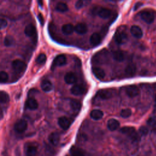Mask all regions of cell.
I'll list each match as a JSON object with an SVG mask.
<instances>
[{
  "instance_id": "6da1fadb",
  "label": "cell",
  "mask_w": 156,
  "mask_h": 156,
  "mask_svg": "<svg viewBox=\"0 0 156 156\" xmlns=\"http://www.w3.org/2000/svg\"><path fill=\"white\" fill-rule=\"evenodd\" d=\"M120 132L127 136L133 141H138L140 140V136L135 129L133 127H123L120 129Z\"/></svg>"
},
{
  "instance_id": "7a4b0ae2",
  "label": "cell",
  "mask_w": 156,
  "mask_h": 156,
  "mask_svg": "<svg viewBox=\"0 0 156 156\" xmlns=\"http://www.w3.org/2000/svg\"><path fill=\"white\" fill-rule=\"evenodd\" d=\"M94 13L97 14L99 17L105 19L109 18L112 13V11L105 7H96L93 10Z\"/></svg>"
},
{
  "instance_id": "3957f363",
  "label": "cell",
  "mask_w": 156,
  "mask_h": 156,
  "mask_svg": "<svg viewBox=\"0 0 156 156\" xmlns=\"http://www.w3.org/2000/svg\"><path fill=\"white\" fill-rule=\"evenodd\" d=\"M127 34L122 30H117L114 35V40L118 44H122L127 41Z\"/></svg>"
},
{
  "instance_id": "277c9868",
  "label": "cell",
  "mask_w": 156,
  "mask_h": 156,
  "mask_svg": "<svg viewBox=\"0 0 156 156\" xmlns=\"http://www.w3.org/2000/svg\"><path fill=\"white\" fill-rule=\"evenodd\" d=\"M114 94V90L113 89H102L97 92L96 96L101 99H108Z\"/></svg>"
},
{
  "instance_id": "5b68a950",
  "label": "cell",
  "mask_w": 156,
  "mask_h": 156,
  "mask_svg": "<svg viewBox=\"0 0 156 156\" xmlns=\"http://www.w3.org/2000/svg\"><path fill=\"white\" fill-rule=\"evenodd\" d=\"M140 18L143 21L147 24H151L154 21V13L149 10H143L140 13Z\"/></svg>"
},
{
  "instance_id": "8992f818",
  "label": "cell",
  "mask_w": 156,
  "mask_h": 156,
  "mask_svg": "<svg viewBox=\"0 0 156 156\" xmlns=\"http://www.w3.org/2000/svg\"><path fill=\"white\" fill-rule=\"evenodd\" d=\"M24 151L26 156H35L37 152V147L35 144L27 143L25 145Z\"/></svg>"
},
{
  "instance_id": "52a82bcc",
  "label": "cell",
  "mask_w": 156,
  "mask_h": 156,
  "mask_svg": "<svg viewBox=\"0 0 156 156\" xmlns=\"http://www.w3.org/2000/svg\"><path fill=\"white\" fill-rule=\"evenodd\" d=\"M27 128V122L24 119H20L14 125V129L18 133L24 132Z\"/></svg>"
},
{
  "instance_id": "ba28073f",
  "label": "cell",
  "mask_w": 156,
  "mask_h": 156,
  "mask_svg": "<svg viewBox=\"0 0 156 156\" xmlns=\"http://www.w3.org/2000/svg\"><path fill=\"white\" fill-rule=\"evenodd\" d=\"M126 93L129 98H134L137 96L139 93L140 91L137 86L135 85H128L126 87Z\"/></svg>"
},
{
  "instance_id": "9c48e42d",
  "label": "cell",
  "mask_w": 156,
  "mask_h": 156,
  "mask_svg": "<svg viewBox=\"0 0 156 156\" xmlns=\"http://www.w3.org/2000/svg\"><path fill=\"white\" fill-rule=\"evenodd\" d=\"M12 68L16 72H22L24 71L26 68V63L19 59H16L13 61L12 62Z\"/></svg>"
},
{
  "instance_id": "30bf717a",
  "label": "cell",
  "mask_w": 156,
  "mask_h": 156,
  "mask_svg": "<svg viewBox=\"0 0 156 156\" xmlns=\"http://www.w3.org/2000/svg\"><path fill=\"white\" fill-rule=\"evenodd\" d=\"M66 63V58L65 55L60 54L56 56L53 61L52 68L55 66H63Z\"/></svg>"
},
{
  "instance_id": "8fae6325",
  "label": "cell",
  "mask_w": 156,
  "mask_h": 156,
  "mask_svg": "<svg viewBox=\"0 0 156 156\" xmlns=\"http://www.w3.org/2000/svg\"><path fill=\"white\" fill-rule=\"evenodd\" d=\"M58 124L62 129L67 130L71 124V121L66 116H61L58 119Z\"/></svg>"
},
{
  "instance_id": "7c38bea8",
  "label": "cell",
  "mask_w": 156,
  "mask_h": 156,
  "mask_svg": "<svg viewBox=\"0 0 156 156\" xmlns=\"http://www.w3.org/2000/svg\"><path fill=\"white\" fill-rule=\"evenodd\" d=\"M71 93L75 96L82 95L85 93V88L81 85H74L71 88Z\"/></svg>"
},
{
  "instance_id": "4fadbf2b",
  "label": "cell",
  "mask_w": 156,
  "mask_h": 156,
  "mask_svg": "<svg viewBox=\"0 0 156 156\" xmlns=\"http://www.w3.org/2000/svg\"><path fill=\"white\" fill-rule=\"evenodd\" d=\"M24 34L29 37H34L37 34L35 27L32 24H27L24 29Z\"/></svg>"
},
{
  "instance_id": "5bb4252c",
  "label": "cell",
  "mask_w": 156,
  "mask_h": 156,
  "mask_svg": "<svg viewBox=\"0 0 156 156\" xmlns=\"http://www.w3.org/2000/svg\"><path fill=\"white\" fill-rule=\"evenodd\" d=\"M136 71V66L133 63H129L125 69V73L128 77H133L135 76Z\"/></svg>"
},
{
  "instance_id": "9a60e30c",
  "label": "cell",
  "mask_w": 156,
  "mask_h": 156,
  "mask_svg": "<svg viewBox=\"0 0 156 156\" xmlns=\"http://www.w3.org/2000/svg\"><path fill=\"white\" fill-rule=\"evenodd\" d=\"M130 33L136 38H140L143 36V31L141 29L136 25H133L130 27Z\"/></svg>"
},
{
  "instance_id": "2e32d148",
  "label": "cell",
  "mask_w": 156,
  "mask_h": 156,
  "mask_svg": "<svg viewBox=\"0 0 156 156\" xmlns=\"http://www.w3.org/2000/svg\"><path fill=\"white\" fill-rule=\"evenodd\" d=\"M107 125L108 129L110 130L114 131V130H116L117 129H118L120 124L118 120L114 118H111L108 120Z\"/></svg>"
},
{
  "instance_id": "e0dca14e",
  "label": "cell",
  "mask_w": 156,
  "mask_h": 156,
  "mask_svg": "<svg viewBox=\"0 0 156 156\" xmlns=\"http://www.w3.org/2000/svg\"><path fill=\"white\" fill-rule=\"evenodd\" d=\"M77 77L76 76L71 72H69L66 73L64 77L65 82L68 84H73L77 82Z\"/></svg>"
},
{
  "instance_id": "ac0fdd59",
  "label": "cell",
  "mask_w": 156,
  "mask_h": 156,
  "mask_svg": "<svg viewBox=\"0 0 156 156\" xmlns=\"http://www.w3.org/2000/svg\"><path fill=\"white\" fill-rule=\"evenodd\" d=\"M92 73L98 79H102L105 75L104 71L99 67H93Z\"/></svg>"
},
{
  "instance_id": "d6986e66",
  "label": "cell",
  "mask_w": 156,
  "mask_h": 156,
  "mask_svg": "<svg viewBox=\"0 0 156 156\" xmlns=\"http://www.w3.org/2000/svg\"><path fill=\"white\" fill-rule=\"evenodd\" d=\"M87 26L85 24L82 23H77L74 27V30L76 32L81 35L85 34L87 32Z\"/></svg>"
},
{
  "instance_id": "ffe728a7",
  "label": "cell",
  "mask_w": 156,
  "mask_h": 156,
  "mask_svg": "<svg viewBox=\"0 0 156 156\" xmlns=\"http://www.w3.org/2000/svg\"><path fill=\"white\" fill-rule=\"evenodd\" d=\"M49 141L54 146H57L60 141V135L57 132L51 133L48 137Z\"/></svg>"
},
{
  "instance_id": "44dd1931",
  "label": "cell",
  "mask_w": 156,
  "mask_h": 156,
  "mask_svg": "<svg viewBox=\"0 0 156 156\" xmlns=\"http://www.w3.org/2000/svg\"><path fill=\"white\" fill-rule=\"evenodd\" d=\"M69 152L71 156H85L83 151L77 146H73L69 150Z\"/></svg>"
},
{
  "instance_id": "7402d4cb",
  "label": "cell",
  "mask_w": 156,
  "mask_h": 156,
  "mask_svg": "<svg viewBox=\"0 0 156 156\" xmlns=\"http://www.w3.org/2000/svg\"><path fill=\"white\" fill-rule=\"evenodd\" d=\"M26 105L29 109L34 110H35L38 108V104L37 101L34 98H29L26 101Z\"/></svg>"
},
{
  "instance_id": "603a6c76",
  "label": "cell",
  "mask_w": 156,
  "mask_h": 156,
  "mask_svg": "<svg viewBox=\"0 0 156 156\" xmlns=\"http://www.w3.org/2000/svg\"><path fill=\"white\" fill-rule=\"evenodd\" d=\"M90 41L93 46H97L101 42V37L98 33H93L90 38Z\"/></svg>"
},
{
  "instance_id": "cb8c5ba5",
  "label": "cell",
  "mask_w": 156,
  "mask_h": 156,
  "mask_svg": "<svg viewBox=\"0 0 156 156\" xmlns=\"http://www.w3.org/2000/svg\"><path fill=\"white\" fill-rule=\"evenodd\" d=\"M41 88L45 92H49L53 88L52 83L48 80H44L41 83Z\"/></svg>"
},
{
  "instance_id": "d4e9b609",
  "label": "cell",
  "mask_w": 156,
  "mask_h": 156,
  "mask_svg": "<svg viewBox=\"0 0 156 156\" xmlns=\"http://www.w3.org/2000/svg\"><path fill=\"white\" fill-rule=\"evenodd\" d=\"M104 116L103 112L98 109L93 110L90 112V117L94 120H99L102 118Z\"/></svg>"
},
{
  "instance_id": "484cf974",
  "label": "cell",
  "mask_w": 156,
  "mask_h": 156,
  "mask_svg": "<svg viewBox=\"0 0 156 156\" xmlns=\"http://www.w3.org/2000/svg\"><path fill=\"white\" fill-rule=\"evenodd\" d=\"M62 31L65 35H70L74 31V27L71 24H65L62 26Z\"/></svg>"
},
{
  "instance_id": "4316f807",
  "label": "cell",
  "mask_w": 156,
  "mask_h": 156,
  "mask_svg": "<svg viewBox=\"0 0 156 156\" xmlns=\"http://www.w3.org/2000/svg\"><path fill=\"white\" fill-rule=\"evenodd\" d=\"M112 55L113 58L118 62H122L125 59V54L121 51H115Z\"/></svg>"
},
{
  "instance_id": "83f0119b",
  "label": "cell",
  "mask_w": 156,
  "mask_h": 156,
  "mask_svg": "<svg viewBox=\"0 0 156 156\" xmlns=\"http://www.w3.org/2000/svg\"><path fill=\"white\" fill-rule=\"evenodd\" d=\"M70 107L73 110L79 112L81 108V104L78 100L71 99L70 101Z\"/></svg>"
},
{
  "instance_id": "f1b7e54d",
  "label": "cell",
  "mask_w": 156,
  "mask_h": 156,
  "mask_svg": "<svg viewBox=\"0 0 156 156\" xmlns=\"http://www.w3.org/2000/svg\"><path fill=\"white\" fill-rule=\"evenodd\" d=\"M55 9L57 11L59 12H65L68 11V7L66 5V4L63 2H58L55 6Z\"/></svg>"
},
{
  "instance_id": "f546056e",
  "label": "cell",
  "mask_w": 156,
  "mask_h": 156,
  "mask_svg": "<svg viewBox=\"0 0 156 156\" xmlns=\"http://www.w3.org/2000/svg\"><path fill=\"white\" fill-rule=\"evenodd\" d=\"M10 100V98L9 94L4 91H0V103L2 104H5L9 102Z\"/></svg>"
},
{
  "instance_id": "4dcf8cb0",
  "label": "cell",
  "mask_w": 156,
  "mask_h": 156,
  "mask_svg": "<svg viewBox=\"0 0 156 156\" xmlns=\"http://www.w3.org/2000/svg\"><path fill=\"white\" fill-rule=\"evenodd\" d=\"M132 115V111L129 108L122 109L120 112V115L123 118H127Z\"/></svg>"
},
{
  "instance_id": "1f68e13d",
  "label": "cell",
  "mask_w": 156,
  "mask_h": 156,
  "mask_svg": "<svg viewBox=\"0 0 156 156\" xmlns=\"http://www.w3.org/2000/svg\"><path fill=\"white\" fill-rule=\"evenodd\" d=\"M46 60V56L44 54L41 53L38 55V57L36 58V62L39 64L43 63Z\"/></svg>"
},
{
  "instance_id": "d6a6232c",
  "label": "cell",
  "mask_w": 156,
  "mask_h": 156,
  "mask_svg": "<svg viewBox=\"0 0 156 156\" xmlns=\"http://www.w3.org/2000/svg\"><path fill=\"white\" fill-rule=\"evenodd\" d=\"M9 79V75L5 71H0V83L6 82Z\"/></svg>"
},
{
  "instance_id": "836d02e7",
  "label": "cell",
  "mask_w": 156,
  "mask_h": 156,
  "mask_svg": "<svg viewBox=\"0 0 156 156\" xmlns=\"http://www.w3.org/2000/svg\"><path fill=\"white\" fill-rule=\"evenodd\" d=\"M147 124L152 127L156 126V116H152L147 120Z\"/></svg>"
},
{
  "instance_id": "e575fe53",
  "label": "cell",
  "mask_w": 156,
  "mask_h": 156,
  "mask_svg": "<svg viewBox=\"0 0 156 156\" xmlns=\"http://www.w3.org/2000/svg\"><path fill=\"white\" fill-rule=\"evenodd\" d=\"M13 43H14V40L10 36L6 37L4 39V44L7 46H9L12 45Z\"/></svg>"
},
{
  "instance_id": "d590c367",
  "label": "cell",
  "mask_w": 156,
  "mask_h": 156,
  "mask_svg": "<svg viewBox=\"0 0 156 156\" xmlns=\"http://www.w3.org/2000/svg\"><path fill=\"white\" fill-rule=\"evenodd\" d=\"M148 132H149V130L145 126H141L140 127V129H139V133L141 135L145 136V135H146L148 133Z\"/></svg>"
},
{
  "instance_id": "8d00e7d4",
  "label": "cell",
  "mask_w": 156,
  "mask_h": 156,
  "mask_svg": "<svg viewBox=\"0 0 156 156\" xmlns=\"http://www.w3.org/2000/svg\"><path fill=\"white\" fill-rule=\"evenodd\" d=\"M83 5H84V1L82 0H79L76 1V2L75 3V7L77 9H80L82 8Z\"/></svg>"
},
{
  "instance_id": "74e56055",
  "label": "cell",
  "mask_w": 156,
  "mask_h": 156,
  "mask_svg": "<svg viewBox=\"0 0 156 156\" xmlns=\"http://www.w3.org/2000/svg\"><path fill=\"white\" fill-rule=\"evenodd\" d=\"M7 25V22L5 19L0 18V29L5 28Z\"/></svg>"
},
{
  "instance_id": "f35d334b",
  "label": "cell",
  "mask_w": 156,
  "mask_h": 156,
  "mask_svg": "<svg viewBox=\"0 0 156 156\" xmlns=\"http://www.w3.org/2000/svg\"><path fill=\"white\" fill-rule=\"evenodd\" d=\"M143 5V3L140 2H136L135 5H134V10H136L137 9H138L140 7H141V6Z\"/></svg>"
},
{
  "instance_id": "ab89813d",
  "label": "cell",
  "mask_w": 156,
  "mask_h": 156,
  "mask_svg": "<svg viewBox=\"0 0 156 156\" xmlns=\"http://www.w3.org/2000/svg\"><path fill=\"white\" fill-rule=\"evenodd\" d=\"M38 21H40V23H41V25H43L44 24V18L43 17V16L41 15V14H38Z\"/></svg>"
},
{
  "instance_id": "60d3db41",
  "label": "cell",
  "mask_w": 156,
  "mask_h": 156,
  "mask_svg": "<svg viewBox=\"0 0 156 156\" xmlns=\"http://www.w3.org/2000/svg\"><path fill=\"white\" fill-rule=\"evenodd\" d=\"M155 102H156V95H155Z\"/></svg>"
},
{
  "instance_id": "b9f144b4",
  "label": "cell",
  "mask_w": 156,
  "mask_h": 156,
  "mask_svg": "<svg viewBox=\"0 0 156 156\" xmlns=\"http://www.w3.org/2000/svg\"><path fill=\"white\" fill-rule=\"evenodd\" d=\"M65 156H69V155H65Z\"/></svg>"
}]
</instances>
